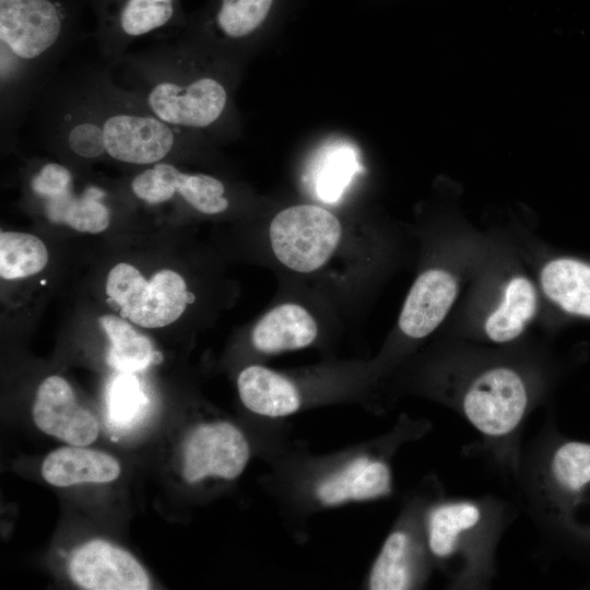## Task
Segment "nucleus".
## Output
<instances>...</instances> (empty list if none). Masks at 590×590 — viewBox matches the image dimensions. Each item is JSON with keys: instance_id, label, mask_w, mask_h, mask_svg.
Listing matches in <instances>:
<instances>
[{"instance_id": "f257e3e1", "label": "nucleus", "mask_w": 590, "mask_h": 590, "mask_svg": "<svg viewBox=\"0 0 590 590\" xmlns=\"http://www.w3.org/2000/svg\"><path fill=\"white\" fill-rule=\"evenodd\" d=\"M39 98L40 138L82 162L107 157L143 167L172 162L197 135L153 115L116 82L107 64L48 85Z\"/></svg>"}, {"instance_id": "f03ea898", "label": "nucleus", "mask_w": 590, "mask_h": 590, "mask_svg": "<svg viewBox=\"0 0 590 590\" xmlns=\"http://www.w3.org/2000/svg\"><path fill=\"white\" fill-rule=\"evenodd\" d=\"M221 66L208 48L184 36L126 52L110 68L119 71L116 82L153 115L198 134L219 128L229 113L231 91Z\"/></svg>"}, {"instance_id": "7ed1b4c3", "label": "nucleus", "mask_w": 590, "mask_h": 590, "mask_svg": "<svg viewBox=\"0 0 590 590\" xmlns=\"http://www.w3.org/2000/svg\"><path fill=\"white\" fill-rule=\"evenodd\" d=\"M73 35V12L61 0H0L1 138L15 137Z\"/></svg>"}, {"instance_id": "20e7f679", "label": "nucleus", "mask_w": 590, "mask_h": 590, "mask_svg": "<svg viewBox=\"0 0 590 590\" xmlns=\"http://www.w3.org/2000/svg\"><path fill=\"white\" fill-rule=\"evenodd\" d=\"M106 294L107 303L119 309L121 318L142 328L173 323L196 299L177 272L163 269L146 281L135 267L126 262L109 271Z\"/></svg>"}, {"instance_id": "39448f33", "label": "nucleus", "mask_w": 590, "mask_h": 590, "mask_svg": "<svg viewBox=\"0 0 590 590\" xmlns=\"http://www.w3.org/2000/svg\"><path fill=\"white\" fill-rule=\"evenodd\" d=\"M342 238L340 220L314 204H296L279 211L269 225V240L278 261L298 273L322 268Z\"/></svg>"}, {"instance_id": "423d86ee", "label": "nucleus", "mask_w": 590, "mask_h": 590, "mask_svg": "<svg viewBox=\"0 0 590 590\" xmlns=\"http://www.w3.org/2000/svg\"><path fill=\"white\" fill-rule=\"evenodd\" d=\"M95 39L111 67L129 46L150 34L187 24L180 0H93Z\"/></svg>"}, {"instance_id": "0eeeda50", "label": "nucleus", "mask_w": 590, "mask_h": 590, "mask_svg": "<svg viewBox=\"0 0 590 590\" xmlns=\"http://www.w3.org/2000/svg\"><path fill=\"white\" fill-rule=\"evenodd\" d=\"M461 404L474 428L484 436L498 438L510 435L520 425L529 405V393L517 370L495 366L473 378Z\"/></svg>"}, {"instance_id": "6e6552de", "label": "nucleus", "mask_w": 590, "mask_h": 590, "mask_svg": "<svg viewBox=\"0 0 590 590\" xmlns=\"http://www.w3.org/2000/svg\"><path fill=\"white\" fill-rule=\"evenodd\" d=\"M130 190L146 204L160 205L180 199L205 215L224 213L231 205L221 179L204 173L184 172L172 162H160L138 172L130 180Z\"/></svg>"}, {"instance_id": "1a4fd4ad", "label": "nucleus", "mask_w": 590, "mask_h": 590, "mask_svg": "<svg viewBox=\"0 0 590 590\" xmlns=\"http://www.w3.org/2000/svg\"><path fill=\"white\" fill-rule=\"evenodd\" d=\"M250 456V445L237 426L226 421L202 423L185 439L181 473L189 484L208 477L232 481L244 472Z\"/></svg>"}, {"instance_id": "9d476101", "label": "nucleus", "mask_w": 590, "mask_h": 590, "mask_svg": "<svg viewBox=\"0 0 590 590\" xmlns=\"http://www.w3.org/2000/svg\"><path fill=\"white\" fill-rule=\"evenodd\" d=\"M71 579L87 590H148L151 580L128 551L101 539L91 540L72 553Z\"/></svg>"}, {"instance_id": "9b49d317", "label": "nucleus", "mask_w": 590, "mask_h": 590, "mask_svg": "<svg viewBox=\"0 0 590 590\" xmlns=\"http://www.w3.org/2000/svg\"><path fill=\"white\" fill-rule=\"evenodd\" d=\"M33 418L42 432L72 446L92 444L99 432L96 417L78 404L72 388L60 376H50L39 385Z\"/></svg>"}, {"instance_id": "f8f14e48", "label": "nucleus", "mask_w": 590, "mask_h": 590, "mask_svg": "<svg viewBox=\"0 0 590 590\" xmlns=\"http://www.w3.org/2000/svg\"><path fill=\"white\" fill-rule=\"evenodd\" d=\"M279 0H212L194 21H187L185 37L203 47L239 43L259 32L271 19Z\"/></svg>"}, {"instance_id": "ddd939ff", "label": "nucleus", "mask_w": 590, "mask_h": 590, "mask_svg": "<svg viewBox=\"0 0 590 590\" xmlns=\"http://www.w3.org/2000/svg\"><path fill=\"white\" fill-rule=\"evenodd\" d=\"M458 295L456 278L447 270L423 271L412 284L403 303L398 326L411 339L430 334L445 319Z\"/></svg>"}, {"instance_id": "4468645a", "label": "nucleus", "mask_w": 590, "mask_h": 590, "mask_svg": "<svg viewBox=\"0 0 590 590\" xmlns=\"http://www.w3.org/2000/svg\"><path fill=\"white\" fill-rule=\"evenodd\" d=\"M391 491L389 464L378 458L359 456L321 479L315 487V497L323 507H337L386 497Z\"/></svg>"}, {"instance_id": "2eb2a0df", "label": "nucleus", "mask_w": 590, "mask_h": 590, "mask_svg": "<svg viewBox=\"0 0 590 590\" xmlns=\"http://www.w3.org/2000/svg\"><path fill=\"white\" fill-rule=\"evenodd\" d=\"M482 521V508L474 502L437 504L427 511L424 520L427 551L438 560L451 559L467 545Z\"/></svg>"}, {"instance_id": "dca6fc26", "label": "nucleus", "mask_w": 590, "mask_h": 590, "mask_svg": "<svg viewBox=\"0 0 590 590\" xmlns=\"http://www.w3.org/2000/svg\"><path fill=\"white\" fill-rule=\"evenodd\" d=\"M238 396L250 412L267 418H283L302 406V394L294 381L262 365H249L237 377Z\"/></svg>"}, {"instance_id": "f3484780", "label": "nucleus", "mask_w": 590, "mask_h": 590, "mask_svg": "<svg viewBox=\"0 0 590 590\" xmlns=\"http://www.w3.org/2000/svg\"><path fill=\"white\" fill-rule=\"evenodd\" d=\"M318 324L308 309L296 303H283L268 310L251 331L253 347L263 354H279L311 345Z\"/></svg>"}, {"instance_id": "a211bd4d", "label": "nucleus", "mask_w": 590, "mask_h": 590, "mask_svg": "<svg viewBox=\"0 0 590 590\" xmlns=\"http://www.w3.org/2000/svg\"><path fill=\"white\" fill-rule=\"evenodd\" d=\"M107 196L104 188L94 184L75 191L73 177L58 192L36 199L42 202L43 212L51 223L67 225L82 233L97 234L110 224L111 211L106 203Z\"/></svg>"}, {"instance_id": "6ab92c4d", "label": "nucleus", "mask_w": 590, "mask_h": 590, "mask_svg": "<svg viewBox=\"0 0 590 590\" xmlns=\"http://www.w3.org/2000/svg\"><path fill=\"white\" fill-rule=\"evenodd\" d=\"M540 282L546 298L564 315L590 320V260L557 256L541 270Z\"/></svg>"}, {"instance_id": "aec40b11", "label": "nucleus", "mask_w": 590, "mask_h": 590, "mask_svg": "<svg viewBox=\"0 0 590 590\" xmlns=\"http://www.w3.org/2000/svg\"><path fill=\"white\" fill-rule=\"evenodd\" d=\"M120 463L111 455L81 446L58 448L42 464L44 480L57 487L82 483H108L120 474Z\"/></svg>"}, {"instance_id": "412c9836", "label": "nucleus", "mask_w": 590, "mask_h": 590, "mask_svg": "<svg viewBox=\"0 0 590 590\" xmlns=\"http://www.w3.org/2000/svg\"><path fill=\"white\" fill-rule=\"evenodd\" d=\"M418 542L405 528L393 530L385 540L367 577L373 590H404L416 585Z\"/></svg>"}, {"instance_id": "4be33fe9", "label": "nucleus", "mask_w": 590, "mask_h": 590, "mask_svg": "<svg viewBox=\"0 0 590 590\" xmlns=\"http://www.w3.org/2000/svg\"><path fill=\"white\" fill-rule=\"evenodd\" d=\"M538 308V294L533 283L522 275L512 276L504 287L496 308L484 323L487 338L507 343L521 335Z\"/></svg>"}, {"instance_id": "5701e85b", "label": "nucleus", "mask_w": 590, "mask_h": 590, "mask_svg": "<svg viewBox=\"0 0 590 590\" xmlns=\"http://www.w3.org/2000/svg\"><path fill=\"white\" fill-rule=\"evenodd\" d=\"M361 170L358 153L353 145L329 143L317 153L310 166V187L322 202L335 203Z\"/></svg>"}, {"instance_id": "b1692460", "label": "nucleus", "mask_w": 590, "mask_h": 590, "mask_svg": "<svg viewBox=\"0 0 590 590\" xmlns=\"http://www.w3.org/2000/svg\"><path fill=\"white\" fill-rule=\"evenodd\" d=\"M98 323L110 342L107 364L116 371L137 373L162 361L161 353L153 350L149 338L138 332L127 319L105 315Z\"/></svg>"}, {"instance_id": "393cba45", "label": "nucleus", "mask_w": 590, "mask_h": 590, "mask_svg": "<svg viewBox=\"0 0 590 590\" xmlns=\"http://www.w3.org/2000/svg\"><path fill=\"white\" fill-rule=\"evenodd\" d=\"M135 373H120L111 377L105 394L106 417L110 427L132 429L145 417L150 399Z\"/></svg>"}, {"instance_id": "a878e982", "label": "nucleus", "mask_w": 590, "mask_h": 590, "mask_svg": "<svg viewBox=\"0 0 590 590\" xmlns=\"http://www.w3.org/2000/svg\"><path fill=\"white\" fill-rule=\"evenodd\" d=\"M48 250L38 237L20 232L0 234V275L17 280L39 273L48 263Z\"/></svg>"}]
</instances>
